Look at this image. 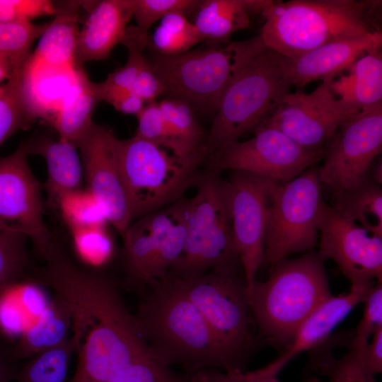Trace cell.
Here are the masks:
<instances>
[{"label":"cell","instance_id":"cell-1","mask_svg":"<svg viewBox=\"0 0 382 382\" xmlns=\"http://www.w3.org/2000/svg\"><path fill=\"white\" fill-rule=\"evenodd\" d=\"M149 286L134 316L152 356L169 366L180 365L190 374L207 369L244 372L245 362L216 335L169 274Z\"/></svg>","mask_w":382,"mask_h":382},{"label":"cell","instance_id":"cell-2","mask_svg":"<svg viewBox=\"0 0 382 382\" xmlns=\"http://www.w3.org/2000/svg\"><path fill=\"white\" fill-rule=\"evenodd\" d=\"M291 87L284 57L266 47L259 35L243 40L238 66L199 149L205 163L270 117Z\"/></svg>","mask_w":382,"mask_h":382},{"label":"cell","instance_id":"cell-3","mask_svg":"<svg viewBox=\"0 0 382 382\" xmlns=\"http://www.w3.org/2000/svg\"><path fill=\"white\" fill-rule=\"evenodd\" d=\"M325 261L313 250L286 258L271 267L265 281H255L247 291L259 339L283 352L304 321L332 296Z\"/></svg>","mask_w":382,"mask_h":382},{"label":"cell","instance_id":"cell-4","mask_svg":"<svg viewBox=\"0 0 382 382\" xmlns=\"http://www.w3.org/2000/svg\"><path fill=\"white\" fill-rule=\"evenodd\" d=\"M378 1L268 0L262 10L265 45L294 58L332 40L366 35L376 27Z\"/></svg>","mask_w":382,"mask_h":382},{"label":"cell","instance_id":"cell-5","mask_svg":"<svg viewBox=\"0 0 382 382\" xmlns=\"http://www.w3.org/2000/svg\"><path fill=\"white\" fill-rule=\"evenodd\" d=\"M188 199L182 253L168 273L180 278L241 266L235 245L224 180L204 169ZM242 267V266H241Z\"/></svg>","mask_w":382,"mask_h":382},{"label":"cell","instance_id":"cell-6","mask_svg":"<svg viewBox=\"0 0 382 382\" xmlns=\"http://www.w3.org/2000/svg\"><path fill=\"white\" fill-rule=\"evenodd\" d=\"M118 156L132 221L181 199L195 185L204 164L136 135L119 139Z\"/></svg>","mask_w":382,"mask_h":382},{"label":"cell","instance_id":"cell-7","mask_svg":"<svg viewBox=\"0 0 382 382\" xmlns=\"http://www.w3.org/2000/svg\"><path fill=\"white\" fill-rule=\"evenodd\" d=\"M170 275L216 335L246 363L255 340L254 323L242 267L215 269L186 278Z\"/></svg>","mask_w":382,"mask_h":382},{"label":"cell","instance_id":"cell-8","mask_svg":"<svg viewBox=\"0 0 382 382\" xmlns=\"http://www.w3.org/2000/svg\"><path fill=\"white\" fill-rule=\"evenodd\" d=\"M316 165L279 185L270 208L262 265L272 267L288 256L313 250L323 203Z\"/></svg>","mask_w":382,"mask_h":382},{"label":"cell","instance_id":"cell-9","mask_svg":"<svg viewBox=\"0 0 382 382\" xmlns=\"http://www.w3.org/2000/svg\"><path fill=\"white\" fill-rule=\"evenodd\" d=\"M243 41L165 56L156 54L150 65L165 93L214 113L219 100L240 59Z\"/></svg>","mask_w":382,"mask_h":382},{"label":"cell","instance_id":"cell-10","mask_svg":"<svg viewBox=\"0 0 382 382\" xmlns=\"http://www.w3.org/2000/svg\"><path fill=\"white\" fill-rule=\"evenodd\" d=\"M188 199L146 214L130 224L123 239L128 278L140 287L164 277L180 257L185 243Z\"/></svg>","mask_w":382,"mask_h":382},{"label":"cell","instance_id":"cell-11","mask_svg":"<svg viewBox=\"0 0 382 382\" xmlns=\"http://www.w3.org/2000/svg\"><path fill=\"white\" fill-rule=\"evenodd\" d=\"M245 141L228 145L205 167L219 173L242 171L288 182L323 159L325 149H306L272 126L262 123Z\"/></svg>","mask_w":382,"mask_h":382},{"label":"cell","instance_id":"cell-12","mask_svg":"<svg viewBox=\"0 0 382 382\" xmlns=\"http://www.w3.org/2000/svg\"><path fill=\"white\" fill-rule=\"evenodd\" d=\"M382 151V103L364 108L345 122L325 147L318 167L322 186L332 193L368 178Z\"/></svg>","mask_w":382,"mask_h":382},{"label":"cell","instance_id":"cell-13","mask_svg":"<svg viewBox=\"0 0 382 382\" xmlns=\"http://www.w3.org/2000/svg\"><path fill=\"white\" fill-rule=\"evenodd\" d=\"M224 180L233 240L248 291L264 255L270 208L279 183L242 171Z\"/></svg>","mask_w":382,"mask_h":382},{"label":"cell","instance_id":"cell-14","mask_svg":"<svg viewBox=\"0 0 382 382\" xmlns=\"http://www.w3.org/2000/svg\"><path fill=\"white\" fill-rule=\"evenodd\" d=\"M332 80L323 81L310 93L289 92L262 123L277 128L306 149H325L339 127L361 110L334 96Z\"/></svg>","mask_w":382,"mask_h":382},{"label":"cell","instance_id":"cell-15","mask_svg":"<svg viewBox=\"0 0 382 382\" xmlns=\"http://www.w3.org/2000/svg\"><path fill=\"white\" fill-rule=\"evenodd\" d=\"M29 140L0 158V224L31 239L42 255L52 238L43 219L40 185L28 165Z\"/></svg>","mask_w":382,"mask_h":382},{"label":"cell","instance_id":"cell-16","mask_svg":"<svg viewBox=\"0 0 382 382\" xmlns=\"http://www.w3.org/2000/svg\"><path fill=\"white\" fill-rule=\"evenodd\" d=\"M318 232V253L337 264L351 286L382 281V237L343 216L325 201Z\"/></svg>","mask_w":382,"mask_h":382},{"label":"cell","instance_id":"cell-17","mask_svg":"<svg viewBox=\"0 0 382 382\" xmlns=\"http://www.w3.org/2000/svg\"><path fill=\"white\" fill-rule=\"evenodd\" d=\"M118 141L110 129L93 123L76 148L81 157L85 189L103 203L108 222L122 236L132 217L120 167Z\"/></svg>","mask_w":382,"mask_h":382},{"label":"cell","instance_id":"cell-18","mask_svg":"<svg viewBox=\"0 0 382 382\" xmlns=\"http://www.w3.org/2000/svg\"><path fill=\"white\" fill-rule=\"evenodd\" d=\"M381 45L380 30L332 40L296 57H284L286 76L291 86L298 88L316 80L334 79L360 57Z\"/></svg>","mask_w":382,"mask_h":382},{"label":"cell","instance_id":"cell-19","mask_svg":"<svg viewBox=\"0 0 382 382\" xmlns=\"http://www.w3.org/2000/svg\"><path fill=\"white\" fill-rule=\"evenodd\" d=\"M374 282L350 286L348 292L332 296L324 301L301 325L291 345L272 362L255 370L262 376H277L298 354L322 344L352 310L362 303Z\"/></svg>","mask_w":382,"mask_h":382},{"label":"cell","instance_id":"cell-20","mask_svg":"<svg viewBox=\"0 0 382 382\" xmlns=\"http://www.w3.org/2000/svg\"><path fill=\"white\" fill-rule=\"evenodd\" d=\"M90 8L77 38L75 62L80 67L85 62L108 58L124 40L132 16L129 0L95 1Z\"/></svg>","mask_w":382,"mask_h":382},{"label":"cell","instance_id":"cell-21","mask_svg":"<svg viewBox=\"0 0 382 382\" xmlns=\"http://www.w3.org/2000/svg\"><path fill=\"white\" fill-rule=\"evenodd\" d=\"M83 71L79 66H54L25 61L21 69L22 91L33 119L41 117L50 122Z\"/></svg>","mask_w":382,"mask_h":382},{"label":"cell","instance_id":"cell-22","mask_svg":"<svg viewBox=\"0 0 382 382\" xmlns=\"http://www.w3.org/2000/svg\"><path fill=\"white\" fill-rule=\"evenodd\" d=\"M54 19L40 37L38 45L26 62L54 66H78L75 53L79 35V1H54ZM80 67V66H79Z\"/></svg>","mask_w":382,"mask_h":382},{"label":"cell","instance_id":"cell-23","mask_svg":"<svg viewBox=\"0 0 382 382\" xmlns=\"http://www.w3.org/2000/svg\"><path fill=\"white\" fill-rule=\"evenodd\" d=\"M268 0L200 1L193 23L202 40L226 43L231 35L250 26L253 15L261 13Z\"/></svg>","mask_w":382,"mask_h":382},{"label":"cell","instance_id":"cell-24","mask_svg":"<svg viewBox=\"0 0 382 382\" xmlns=\"http://www.w3.org/2000/svg\"><path fill=\"white\" fill-rule=\"evenodd\" d=\"M30 154L42 156L47 177L44 184L50 202L57 203L62 195L81 189L83 166L76 147L59 138L30 139Z\"/></svg>","mask_w":382,"mask_h":382},{"label":"cell","instance_id":"cell-25","mask_svg":"<svg viewBox=\"0 0 382 382\" xmlns=\"http://www.w3.org/2000/svg\"><path fill=\"white\" fill-rule=\"evenodd\" d=\"M347 70L330 83L337 99L360 109L382 103L381 48L360 57Z\"/></svg>","mask_w":382,"mask_h":382},{"label":"cell","instance_id":"cell-26","mask_svg":"<svg viewBox=\"0 0 382 382\" xmlns=\"http://www.w3.org/2000/svg\"><path fill=\"white\" fill-rule=\"evenodd\" d=\"M71 317L66 305L56 295L48 306L11 346L14 361L30 358L55 347L69 337Z\"/></svg>","mask_w":382,"mask_h":382},{"label":"cell","instance_id":"cell-27","mask_svg":"<svg viewBox=\"0 0 382 382\" xmlns=\"http://www.w3.org/2000/svg\"><path fill=\"white\" fill-rule=\"evenodd\" d=\"M98 103L93 82L83 71L50 121L59 138L76 147L94 123L92 115Z\"/></svg>","mask_w":382,"mask_h":382},{"label":"cell","instance_id":"cell-28","mask_svg":"<svg viewBox=\"0 0 382 382\" xmlns=\"http://www.w3.org/2000/svg\"><path fill=\"white\" fill-rule=\"evenodd\" d=\"M330 205L369 233L382 237V188L369 177L350 188L332 193Z\"/></svg>","mask_w":382,"mask_h":382},{"label":"cell","instance_id":"cell-29","mask_svg":"<svg viewBox=\"0 0 382 382\" xmlns=\"http://www.w3.org/2000/svg\"><path fill=\"white\" fill-rule=\"evenodd\" d=\"M147 40L148 35L140 33L136 26L127 27L121 43L127 48V60L122 67L110 73L105 80L93 83L98 102H107L117 93L131 90L137 74L148 62L143 54Z\"/></svg>","mask_w":382,"mask_h":382},{"label":"cell","instance_id":"cell-30","mask_svg":"<svg viewBox=\"0 0 382 382\" xmlns=\"http://www.w3.org/2000/svg\"><path fill=\"white\" fill-rule=\"evenodd\" d=\"M158 105L182 155L185 158L198 156L206 133L197 122L193 108L172 97L160 101Z\"/></svg>","mask_w":382,"mask_h":382},{"label":"cell","instance_id":"cell-31","mask_svg":"<svg viewBox=\"0 0 382 382\" xmlns=\"http://www.w3.org/2000/svg\"><path fill=\"white\" fill-rule=\"evenodd\" d=\"M74 352L76 342L71 336L61 344L31 357L18 371L16 382H65Z\"/></svg>","mask_w":382,"mask_h":382},{"label":"cell","instance_id":"cell-32","mask_svg":"<svg viewBox=\"0 0 382 382\" xmlns=\"http://www.w3.org/2000/svg\"><path fill=\"white\" fill-rule=\"evenodd\" d=\"M202 40L184 13L173 12L160 21L153 33L152 45L157 54L172 56L192 50Z\"/></svg>","mask_w":382,"mask_h":382},{"label":"cell","instance_id":"cell-33","mask_svg":"<svg viewBox=\"0 0 382 382\" xmlns=\"http://www.w3.org/2000/svg\"><path fill=\"white\" fill-rule=\"evenodd\" d=\"M308 370L309 382L319 376L328 377L329 382H376L364 367L359 349L352 347L338 359L328 352L313 357Z\"/></svg>","mask_w":382,"mask_h":382},{"label":"cell","instance_id":"cell-34","mask_svg":"<svg viewBox=\"0 0 382 382\" xmlns=\"http://www.w3.org/2000/svg\"><path fill=\"white\" fill-rule=\"evenodd\" d=\"M22 66L15 69L0 88V147L11 136L25 129L34 120L23 100Z\"/></svg>","mask_w":382,"mask_h":382},{"label":"cell","instance_id":"cell-35","mask_svg":"<svg viewBox=\"0 0 382 382\" xmlns=\"http://www.w3.org/2000/svg\"><path fill=\"white\" fill-rule=\"evenodd\" d=\"M56 204L70 230L103 226L108 221L103 203L86 189L64 194Z\"/></svg>","mask_w":382,"mask_h":382},{"label":"cell","instance_id":"cell-36","mask_svg":"<svg viewBox=\"0 0 382 382\" xmlns=\"http://www.w3.org/2000/svg\"><path fill=\"white\" fill-rule=\"evenodd\" d=\"M28 238L0 224V291L18 282L25 270Z\"/></svg>","mask_w":382,"mask_h":382},{"label":"cell","instance_id":"cell-37","mask_svg":"<svg viewBox=\"0 0 382 382\" xmlns=\"http://www.w3.org/2000/svg\"><path fill=\"white\" fill-rule=\"evenodd\" d=\"M74 251L79 258L92 267L105 265L114 254V243L103 226L71 230Z\"/></svg>","mask_w":382,"mask_h":382},{"label":"cell","instance_id":"cell-38","mask_svg":"<svg viewBox=\"0 0 382 382\" xmlns=\"http://www.w3.org/2000/svg\"><path fill=\"white\" fill-rule=\"evenodd\" d=\"M49 24L0 22V52L22 66L30 54L33 42L40 37Z\"/></svg>","mask_w":382,"mask_h":382},{"label":"cell","instance_id":"cell-39","mask_svg":"<svg viewBox=\"0 0 382 382\" xmlns=\"http://www.w3.org/2000/svg\"><path fill=\"white\" fill-rule=\"evenodd\" d=\"M100 382H195L192 376L174 372L152 355L145 357L108 380Z\"/></svg>","mask_w":382,"mask_h":382},{"label":"cell","instance_id":"cell-40","mask_svg":"<svg viewBox=\"0 0 382 382\" xmlns=\"http://www.w3.org/2000/svg\"><path fill=\"white\" fill-rule=\"evenodd\" d=\"M137 117L138 125L134 135L166 148L182 158H192L182 155L158 103H147Z\"/></svg>","mask_w":382,"mask_h":382},{"label":"cell","instance_id":"cell-41","mask_svg":"<svg viewBox=\"0 0 382 382\" xmlns=\"http://www.w3.org/2000/svg\"><path fill=\"white\" fill-rule=\"evenodd\" d=\"M132 16L137 28L144 35L156 21L173 12L185 13L199 5V1L192 0H129Z\"/></svg>","mask_w":382,"mask_h":382},{"label":"cell","instance_id":"cell-42","mask_svg":"<svg viewBox=\"0 0 382 382\" xmlns=\"http://www.w3.org/2000/svg\"><path fill=\"white\" fill-rule=\"evenodd\" d=\"M362 303L364 304V312L349 347H364L373 334L382 328V281L374 283Z\"/></svg>","mask_w":382,"mask_h":382},{"label":"cell","instance_id":"cell-43","mask_svg":"<svg viewBox=\"0 0 382 382\" xmlns=\"http://www.w3.org/2000/svg\"><path fill=\"white\" fill-rule=\"evenodd\" d=\"M54 1L50 0H0V22L30 23L44 16L55 14Z\"/></svg>","mask_w":382,"mask_h":382},{"label":"cell","instance_id":"cell-44","mask_svg":"<svg viewBox=\"0 0 382 382\" xmlns=\"http://www.w3.org/2000/svg\"><path fill=\"white\" fill-rule=\"evenodd\" d=\"M131 91L141 98L145 103L155 102L156 98L165 93L164 87L152 70L149 61L137 74Z\"/></svg>","mask_w":382,"mask_h":382},{"label":"cell","instance_id":"cell-45","mask_svg":"<svg viewBox=\"0 0 382 382\" xmlns=\"http://www.w3.org/2000/svg\"><path fill=\"white\" fill-rule=\"evenodd\" d=\"M356 349H359L362 363L369 372L375 376L382 372V328L373 334L366 346Z\"/></svg>","mask_w":382,"mask_h":382},{"label":"cell","instance_id":"cell-46","mask_svg":"<svg viewBox=\"0 0 382 382\" xmlns=\"http://www.w3.org/2000/svg\"><path fill=\"white\" fill-rule=\"evenodd\" d=\"M107 103L112 105L118 112L136 116L145 106V102L131 90L117 93Z\"/></svg>","mask_w":382,"mask_h":382},{"label":"cell","instance_id":"cell-47","mask_svg":"<svg viewBox=\"0 0 382 382\" xmlns=\"http://www.w3.org/2000/svg\"><path fill=\"white\" fill-rule=\"evenodd\" d=\"M11 346L0 339V382H11L18 373L16 362L11 358Z\"/></svg>","mask_w":382,"mask_h":382},{"label":"cell","instance_id":"cell-48","mask_svg":"<svg viewBox=\"0 0 382 382\" xmlns=\"http://www.w3.org/2000/svg\"><path fill=\"white\" fill-rule=\"evenodd\" d=\"M236 377L238 382H279L277 376L258 375L254 371L238 373Z\"/></svg>","mask_w":382,"mask_h":382},{"label":"cell","instance_id":"cell-49","mask_svg":"<svg viewBox=\"0 0 382 382\" xmlns=\"http://www.w3.org/2000/svg\"><path fill=\"white\" fill-rule=\"evenodd\" d=\"M18 67L21 66H17L10 57L0 52V82L7 80L13 70Z\"/></svg>","mask_w":382,"mask_h":382},{"label":"cell","instance_id":"cell-50","mask_svg":"<svg viewBox=\"0 0 382 382\" xmlns=\"http://www.w3.org/2000/svg\"><path fill=\"white\" fill-rule=\"evenodd\" d=\"M368 177L375 183L382 185V159L381 156L374 162L369 171Z\"/></svg>","mask_w":382,"mask_h":382},{"label":"cell","instance_id":"cell-51","mask_svg":"<svg viewBox=\"0 0 382 382\" xmlns=\"http://www.w3.org/2000/svg\"><path fill=\"white\" fill-rule=\"evenodd\" d=\"M0 88H1V86H0Z\"/></svg>","mask_w":382,"mask_h":382}]
</instances>
